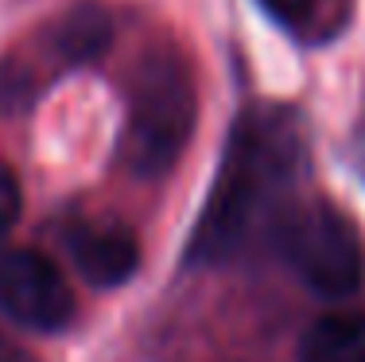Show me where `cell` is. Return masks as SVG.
Masks as SVG:
<instances>
[{
	"label": "cell",
	"mask_w": 365,
	"mask_h": 362,
	"mask_svg": "<svg viewBox=\"0 0 365 362\" xmlns=\"http://www.w3.org/2000/svg\"><path fill=\"white\" fill-rule=\"evenodd\" d=\"M295 168H299V133L284 109H253L241 117L214 179L210 203L198 218L190 257L222 261L237 253L288 191Z\"/></svg>",
	"instance_id": "6da1fadb"
},
{
	"label": "cell",
	"mask_w": 365,
	"mask_h": 362,
	"mask_svg": "<svg viewBox=\"0 0 365 362\" xmlns=\"http://www.w3.org/2000/svg\"><path fill=\"white\" fill-rule=\"evenodd\" d=\"M198 117L195 71L187 59L171 47L144 55L133 74V98H128V125L120 141V160L133 176L155 179L168 176L182 156Z\"/></svg>",
	"instance_id": "7a4b0ae2"
},
{
	"label": "cell",
	"mask_w": 365,
	"mask_h": 362,
	"mask_svg": "<svg viewBox=\"0 0 365 362\" xmlns=\"http://www.w3.org/2000/svg\"><path fill=\"white\" fill-rule=\"evenodd\" d=\"M280 249L295 277L323 296H346L361 284L365 249L358 226L330 203H307L284 214Z\"/></svg>",
	"instance_id": "3957f363"
},
{
	"label": "cell",
	"mask_w": 365,
	"mask_h": 362,
	"mask_svg": "<svg viewBox=\"0 0 365 362\" xmlns=\"http://www.w3.org/2000/svg\"><path fill=\"white\" fill-rule=\"evenodd\" d=\"M0 312L28 331H63L74 320L71 284L36 249H0Z\"/></svg>",
	"instance_id": "277c9868"
},
{
	"label": "cell",
	"mask_w": 365,
	"mask_h": 362,
	"mask_svg": "<svg viewBox=\"0 0 365 362\" xmlns=\"http://www.w3.org/2000/svg\"><path fill=\"white\" fill-rule=\"evenodd\" d=\"M71 257L90 284L98 288H117L136 273L140 265V246L125 222L113 218H86L71 230Z\"/></svg>",
	"instance_id": "5b68a950"
},
{
	"label": "cell",
	"mask_w": 365,
	"mask_h": 362,
	"mask_svg": "<svg viewBox=\"0 0 365 362\" xmlns=\"http://www.w3.org/2000/svg\"><path fill=\"white\" fill-rule=\"evenodd\" d=\"M299 362H365V316H323L311 323Z\"/></svg>",
	"instance_id": "8992f818"
},
{
	"label": "cell",
	"mask_w": 365,
	"mask_h": 362,
	"mask_svg": "<svg viewBox=\"0 0 365 362\" xmlns=\"http://www.w3.org/2000/svg\"><path fill=\"white\" fill-rule=\"evenodd\" d=\"M109 39H113V24L101 4L71 8L58 20V31H55V47L66 63H90V59H98L109 47Z\"/></svg>",
	"instance_id": "52a82bcc"
},
{
	"label": "cell",
	"mask_w": 365,
	"mask_h": 362,
	"mask_svg": "<svg viewBox=\"0 0 365 362\" xmlns=\"http://www.w3.org/2000/svg\"><path fill=\"white\" fill-rule=\"evenodd\" d=\"M260 4L292 31H315L334 20V0H260Z\"/></svg>",
	"instance_id": "ba28073f"
},
{
	"label": "cell",
	"mask_w": 365,
	"mask_h": 362,
	"mask_svg": "<svg viewBox=\"0 0 365 362\" xmlns=\"http://www.w3.org/2000/svg\"><path fill=\"white\" fill-rule=\"evenodd\" d=\"M20 206H24V195H20V179L0 164V238L16 226L20 218Z\"/></svg>",
	"instance_id": "9c48e42d"
},
{
	"label": "cell",
	"mask_w": 365,
	"mask_h": 362,
	"mask_svg": "<svg viewBox=\"0 0 365 362\" xmlns=\"http://www.w3.org/2000/svg\"><path fill=\"white\" fill-rule=\"evenodd\" d=\"M0 362H36L28 355V351H20V347H8V343H0Z\"/></svg>",
	"instance_id": "30bf717a"
},
{
	"label": "cell",
	"mask_w": 365,
	"mask_h": 362,
	"mask_svg": "<svg viewBox=\"0 0 365 362\" xmlns=\"http://www.w3.org/2000/svg\"><path fill=\"white\" fill-rule=\"evenodd\" d=\"M0 343H4V339H0Z\"/></svg>",
	"instance_id": "8fae6325"
}]
</instances>
